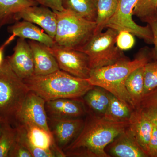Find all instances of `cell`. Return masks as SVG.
<instances>
[{
  "label": "cell",
  "mask_w": 157,
  "mask_h": 157,
  "mask_svg": "<svg viewBox=\"0 0 157 157\" xmlns=\"http://www.w3.org/2000/svg\"><path fill=\"white\" fill-rule=\"evenodd\" d=\"M129 124V121L115 122L102 116L90 114L79 135L64 150L66 157H110L105 149Z\"/></svg>",
  "instance_id": "obj_1"
},
{
  "label": "cell",
  "mask_w": 157,
  "mask_h": 157,
  "mask_svg": "<svg viewBox=\"0 0 157 157\" xmlns=\"http://www.w3.org/2000/svg\"><path fill=\"white\" fill-rule=\"evenodd\" d=\"M133 60L126 58L115 63L91 70L87 80L93 86L104 89L135 109L127 91L125 82L134 70L144 66L152 58L151 52L144 48Z\"/></svg>",
  "instance_id": "obj_2"
},
{
  "label": "cell",
  "mask_w": 157,
  "mask_h": 157,
  "mask_svg": "<svg viewBox=\"0 0 157 157\" xmlns=\"http://www.w3.org/2000/svg\"><path fill=\"white\" fill-rule=\"evenodd\" d=\"M30 91L45 101L60 98L78 99L91 89L87 79L78 78L59 70L43 76H34L23 79Z\"/></svg>",
  "instance_id": "obj_3"
},
{
  "label": "cell",
  "mask_w": 157,
  "mask_h": 157,
  "mask_svg": "<svg viewBox=\"0 0 157 157\" xmlns=\"http://www.w3.org/2000/svg\"><path fill=\"white\" fill-rule=\"evenodd\" d=\"M28 87L11 69L7 59L0 67V121L14 127Z\"/></svg>",
  "instance_id": "obj_4"
},
{
  "label": "cell",
  "mask_w": 157,
  "mask_h": 157,
  "mask_svg": "<svg viewBox=\"0 0 157 157\" xmlns=\"http://www.w3.org/2000/svg\"><path fill=\"white\" fill-rule=\"evenodd\" d=\"M54 11L57 21L54 38L55 46L78 50L94 33L95 22L85 19L67 9Z\"/></svg>",
  "instance_id": "obj_5"
},
{
  "label": "cell",
  "mask_w": 157,
  "mask_h": 157,
  "mask_svg": "<svg viewBox=\"0 0 157 157\" xmlns=\"http://www.w3.org/2000/svg\"><path fill=\"white\" fill-rule=\"evenodd\" d=\"M117 34V31L107 28L104 33L93 34L78 49L88 56L91 70L113 64L127 58L116 44Z\"/></svg>",
  "instance_id": "obj_6"
},
{
  "label": "cell",
  "mask_w": 157,
  "mask_h": 157,
  "mask_svg": "<svg viewBox=\"0 0 157 157\" xmlns=\"http://www.w3.org/2000/svg\"><path fill=\"white\" fill-rule=\"evenodd\" d=\"M139 0H117L115 14L109 19L106 28L114 29L118 32L128 31L134 36L143 39L146 43L153 44V34L149 25L142 26L133 20V11Z\"/></svg>",
  "instance_id": "obj_7"
},
{
  "label": "cell",
  "mask_w": 157,
  "mask_h": 157,
  "mask_svg": "<svg viewBox=\"0 0 157 157\" xmlns=\"http://www.w3.org/2000/svg\"><path fill=\"white\" fill-rule=\"evenodd\" d=\"M49 49L60 70L78 78L87 79L90 77L91 69L89 58L86 54L81 51L55 45L49 47Z\"/></svg>",
  "instance_id": "obj_8"
},
{
  "label": "cell",
  "mask_w": 157,
  "mask_h": 157,
  "mask_svg": "<svg viewBox=\"0 0 157 157\" xmlns=\"http://www.w3.org/2000/svg\"><path fill=\"white\" fill-rule=\"evenodd\" d=\"M43 98L30 91L18 113L15 126L18 124L31 123L50 132L48 116Z\"/></svg>",
  "instance_id": "obj_9"
},
{
  "label": "cell",
  "mask_w": 157,
  "mask_h": 157,
  "mask_svg": "<svg viewBox=\"0 0 157 157\" xmlns=\"http://www.w3.org/2000/svg\"><path fill=\"white\" fill-rule=\"evenodd\" d=\"M48 118V125L55 143L64 151L81 132L85 121L78 118Z\"/></svg>",
  "instance_id": "obj_10"
},
{
  "label": "cell",
  "mask_w": 157,
  "mask_h": 157,
  "mask_svg": "<svg viewBox=\"0 0 157 157\" xmlns=\"http://www.w3.org/2000/svg\"><path fill=\"white\" fill-rule=\"evenodd\" d=\"M45 6H31L20 11L16 15V21L21 19L40 26L52 38L56 33L57 16L55 11Z\"/></svg>",
  "instance_id": "obj_11"
},
{
  "label": "cell",
  "mask_w": 157,
  "mask_h": 157,
  "mask_svg": "<svg viewBox=\"0 0 157 157\" xmlns=\"http://www.w3.org/2000/svg\"><path fill=\"white\" fill-rule=\"evenodd\" d=\"M13 71L18 77L25 79L34 75L33 54L28 42L19 38L14 48V53L6 58Z\"/></svg>",
  "instance_id": "obj_12"
},
{
  "label": "cell",
  "mask_w": 157,
  "mask_h": 157,
  "mask_svg": "<svg viewBox=\"0 0 157 157\" xmlns=\"http://www.w3.org/2000/svg\"><path fill=\"white\" fill-rule=\"evenodd\" d=\"M105 151L110 157H148L137 143L128 127L109 144Z\"/></svg>",
  "instance_id": "obj_13"
},
{
  "label": "cell",
  "mask_w": 157,
  "mask_h": 157,
  "mask_svg": "<svg viewBox=\"0 0 157 157\" xmlns=\"http://www.w3.org/2000/svg\"><path fill=\"white\" fill-rule=\"evenodd\" d=\"M78 99L60 98L46 101L45 108L48 117L74 118L85 115L86 110L83 102Z\"/></svg>",
  "instance_id": "obj_14"
},
{
  "label": "cell",
  "mask_w": 157,
  "mask_h": 157,
  "mask_svg": "<svg viewBox=\"0 0 157 157\" xmlns=\"http://www.w3.org/2000/svg\"><path fill=\"white\" fill-rule=\"evenodd\" d=\"M33 54L34 75L43 76L59 70L55 58L49 47L42 43L29 40L28 41Z\"/></svg>",
  "instance_id": "obj_15"
},
{
  "label": "cell",
  "mask_w": 157,
  "mask_h": 157,
  "mask_svg": "<svg viewBox=\"0 0 157 157\" xmlns=\"http://www.w3.org/2000/svg\"><path fill=\"white\" fill-rule=\"evenodd\" d=\"M129 123L128 128L140 147L148 155L149 144L153 128L152 123L140 108L133 110Z\"/></svg>",
  "instance_id": "obj_16"
},
{
  "label": "cell",
  "mask_w": 157,
  "mask_h": 157,
  "mask_svg": "<svg viewBox=\"0 0 157 157\" xmlns=\"http://www.w3.org/2000/svg\"><path fill=\"white\" fill-rule=\"evenodd\" d=\"M8 31L12 34L13 38L16 37L24 39H29L42 43L49 47L55 45L54 40L42 28L35 24L23 20L17 21L14 25L9 26Z\"/></svg>",
  "instance_id": "obj_17"
},
{
  "label": "cell",
  "mask_w": 157,
  "mask_h": 157,
  "mask_svg": "<svg viewBox=\"0 0 157 157\" xmlns=\"http://www.w3.org/2000/svg\"><path fill=\"white\" fill-rule=\"evenodd\" d=\"M38 5L33 0H0V29L16 22V15L25 8Z\"/></svg>",
  "instance_id": "obj_18"
},
{
  "label": "cell",
  "mask_w": 157,
  "mask_h": 157,
  "mask_svg": "<svg viewBox=\"0 0 157 157\" xmlns=\"http://www.w3.org/2000/svg\"><path fill=\"white\" fill-rule=\"evenodd\" d=\"M18 124H21L24 127L27 137L33 146L44 150L56 148L51 132L29 123Z\"/></svg>",
  "instance_id": "obj_19"
},
{
  "label": "cell",
  "mask_w": 157,
  "mask_h": 157,
  "mask_svg": "<svg viewBox=\"0 0 157 157\" xmlns=\"http://www.w3.org/2000/svg\"><path fill=\"white\" fill-rule=\"evenodd\" d=\"M144 66L134 70L126 81V88L135 109L140 107L144 96Z\"/></svg>",
  "instance_id": "obj_20"
},
{
  "label": "cell",
  "mask_w": 157,
  "mask_h": 157,
  "mask_svg": "<svg viewBox=\"0 0 157 157\" xmlns=\"http://www.w3.org/2000/svg\"><path fill=\"white\" fill-rule=\"evenodd\" d=\"M109 102L103 117L115 122L128 121L134 109L124 101L109 93Z\"/></svg>",
  "instance_id": "obj_21"
},
{
  "label": "cell",
  "mask_w": 157,
  "mask_h": 157,
  "mask_svg": "<svg viewBox=\"0 0 157 157\" xmlns=\"http://www.w3.org/2000/svg\"><path fill=\"white\" fill-rule=\"evenodd\" d=\"M85 103L94 112L103 116L109 102V93L104 89L94 86L83 96Z\"/></svg>",
  "instance_id": "obj_22"
},
{
  "label": "cell",
  "mask_w": 157,
  "mask_h": 157,
  "mask_svg": "<svg viewBox=\"0 0 157 157\" xmlns=\"http://www.w3.org/2000/svg\"><path fill=\"white\" fill-rule=\"evenodd\" d=\"M62 6L85 19L96 21L97 0H62Z\"/></svg>",
  "instance_id": "obj_23"
},
{
  "label": "cell",
  "mask_w": 157,
  "mask_h": 157,
  "mask_svg": "<svg viewBox=\"0 0 157 157\" xmlns=\"http://www.w3.org/2000/svg\"><path fill=\"white\" fill-rule=\"evenodd\" d=\"M117 0H97V18L94 33H101L109 19L115 14Z\"/></svg>",
  "instance_id": "obj_24"
},
{
  "label": "cell",
  "mask_w": 157,
  "mask_h": 157,
  "mask_svg": "<svg viewBox=\"0 0 157 157\" xmlns=\"http://www.w3.org/2000/svg\"><path fill=\"white\" fill-rule=\"evenodd\" d=\"M17 130L16 140L25 147L33 157H61L60 153L56 149L44 150L37 148L32 145L27 137L25 130L21 124H17L15 127Z\"/></svg>",
  "instance_id": "obj_25"
},
{
  "label": "cell",
  "mask_w": 157,
  "mask_h": 157,
  "mask_svg": "<svg viewBox=\"0 0 157 157\" xmlns=\"http://www.w3.org/2000/svg\"><path fill=\"white\" fill-rule=\"evenodd\" d=\"M156 15L157 0H139L133 11V15L147 23Z\"/></svg>",
  "instance_id": "obj_26"
},
{
  "label": "cell",
  "mask_w": 157,
  "mask_h": 157,
  "mask_svg": "<svg viewBox=\"0 0 157 157\" xmlns=\"http://www.w3.org/2000/svg\"><path fill=\"white\" fill-rule=\"evenodd\" d=\"M17 130L15 127L4 124L0 136V157H8L11 147L16 140Z\"/></svg>",
  "instance_id": "obj_27"
},
{
  "label": "cell",
  "mask_w": 157,
  "mask_h": 157,
  "mask_svg": "<svg viewBox=\"0 0 157 157\" xmlns=\"http://www.w3.org/2000/svg\"><path fill=\"white\" fill-rule=\"evenodd\" d=\"M144 96L157 88V61H150L144 65Z\"/></svg>",
  "instance_id": "obj_28"
},
{
  "label": "cell",
  "mask_w": 157,
  "mask_h": 157,
  "mask_svg": "<svg viewBox=\"0 0 157 157\" xmlns=\"http://www.w3.org/2000/svg\"><path fill=\"white\" fill-rule=\"evenodd\" d=\"M135 43L134 35L126 30L118 32L116 44L118 48L123 51L128 50L134 47Z\"/></svg>",
  "instance_id": "obj_29"
},
{
  "label": "cell",
  "mask_w": 157,
  "mask_h": 157,
  "mask_svg": "<svg viewBox=\"0 0 157 157\" xmlns=\"http://www.w3.org/2000/svg\"><path fill=\"white\" fill-rule=\"evenodd\" d=\"M8 157H33V156L30 152L16 139L9 151Z\"/></svg>",
  "instance_id": "obj_30"
},
{
  "label": "cell",
  "mask_w": 157,
  "mask_h": 157,
  "mask_svg": "<svg viewBox=\"0 0 157 157\" xmlns=\"http://www.w3.org/2000/svg\"><path fill=\"white\" fill-rule=\"evenodd\" d=\"M150 26L153 34V44L154 48L151 51L152 58L157 61V15L152 18L147 23Z\"/></svg>",
  "instance_id": "obj_31"
},
{
  "label": "cell",
  "mask_w": 157,
  "mask_h": 157,
  "mask_svg": "<svg viewBox=\"0 0 157 157\" xmlns=\"http://www.w3.org/2000/svg\"><path fill=\"white\" fill-rule=\"evenodd\" d=\"M157 106V88L150 93L145 95L140 103V107H152ZM139 107V108H140Z\"/></svg>",
  "instance_id": "obj_32"
},
{
  "label": "cell",
  "mask_w": 157,
  "mask_h": 157,
  "mask_svg": "<svg viewBox=\"0 0 157 157\" xmlns=\"http://www.w3.org/2000/svg\"><path fill=\"white\" fill-rule=\"evenodd\" d=\"M39 5L45 6L53 11H62L64 8L62 6V0H33Z\"/></svg>",
  "instance_id": "obj_33"
},
{
  "label": "cell",
  "mask_w": 157,
  "mask_h": 157,
  "mask_svg": "<svg viewBox=\"0 0 157 157\" xmlns=\"http://www.w3.org/2000/svg\"><path fill=\"white\" fill-rule=\"evenodd\" d=\"M148 155L149 157H157V128L154 125L149 144Z\"/></svg>",
  "instance_id": "obj_34"
},
{
  "label": "cell",
  "mask_w": 157,
  "mask_h": 157,
  "mask_svg": "<svg viewBox=\"0 0 157 157\" xmlns=\"http://www.w3.org/2000/svg\"><path fill=\"white\" fill-rule=\"evenodd\" d=\"M140 108L157 128V106Z\"/></svg>",
  "instance_id": "obj_35"
},
{
  "label": "cell",
  "mask_w": 157,
  "mask_h": 157,
  "mask_svg": "<svg viewBox=\"0 0 157 157\" xmlns=\"http://www.w3.org/2000/svg\"><path fill=\"white\" fill-rule=\"evenodd\" d=\"M11 39L9 38V39L4 43L2 45L0 46V67L2 64L3 62H4V49L7 45H9V43L11 42Z\"/></svg>",
  "instance_id": "obj_36"
},
{
  "label": "cell",
  "mask_w": 157,
  "mask_h": 157,
  "mask_svg": "<svg viewBox=\"0 0 157 157\" xmlns=\"http://www.w3.org/2000/svg\"><path fill=\"white\" fill-rule=\"evenodd\" d=\"M4 124L5 123H3V122L0 121V136L2 135V132Z\"/></svg>",
  "instance_id": "obj_37"
}]
</instances>
